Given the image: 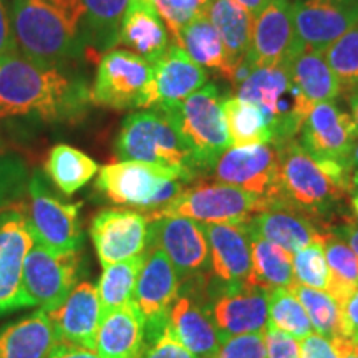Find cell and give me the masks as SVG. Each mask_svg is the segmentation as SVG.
Wrapping results in <instances>:
<instances>
[{
  "instance_id": "obj_1",
  "label": "cell",
  "mask_w": 358,
  "mask_h": 358,
  "mask_svg": "<svg viewBox=\"0 0 358 358\" xmlns=\"http://www.w3.org/2000/svg\"><path fill=\"white\" fill-rule=\"evenodd\" d=\"M92 88L60 66L15 52L0 58V120L35 115L48 123L78 122L92 105Z\"/></svg>"
},
{
  "instance_id": "obj_2",
  "label": "cell",
  "mask_w": 358,
  "mask_h": 358,
  "mask_svg": "<svg viewBox=\"0 0 358 358\" xmlns=\"http://www.w3.org/2000/svg\"><path fill=\"white\" fill-rule=\"evenodd\" d=\"M82 0H13L12 29L19 50L38 64L60 66L85 52Z\"/></svg>"
},
{
  "instance_id": "obj_3",
  "label": "cell",
  "mask_w": 358,
  "mask_h": 358,
  "mask_svg": "<svg viewBox=\"0 0 358 358\" xmlns=\"http://www.w3.org/2000/svg\"><path fill=\"white\" fill-rule=\"evenodd\" d=\"M279 148V171L272 208H287L308 216H325L353 187L350 169L312 158L299 141Z\"/></svg>"
},
{
  "instance_id": "obj_4",
  "label": "cell",
  "mask_w": 358,
  "mask_h": 358,
  "mask_svg": "<svg viewBox=\"0 0 358 358\" xmlns=\"http://www.w3.org/2000/svg\"><path fill=\"white\" fill-rule=\"evenodd\" d=\"M122 161H141L178 171L187 182L199 176L174 120L161 108L128 115L115 141Z\"/></svg>"
},
{
  "instance_id": "obj_5",
  "label": "cell",
  "mask_w": 358,
  "mask_h": 358,
  "mask_svg": "<svg viewBox=\"0 0 358 358\" xmlns=\"http://www.w3.org/2000/svg\"><path fill=\"white\" fill-rule=\"evenodd\" d=\"M234 92L236 98L254 103L262 110L275 146L295 140L312 110L285 65L256 69Z\"/></svg>"
},
{
  "instance_id": "obj_6",
  "label": "cell",
  "mask_w": 358,
  "mask_h": 358,
  "mask_svg": "<svg viewBox=\"0 0 358 358\" xmlns=\"http://www.w3.org/2000/svg\"><path fill=\"white\" fill-rule=\"evenodd\" d=\"M224 101L226 96L217 85L206 83L179 105L161 108L176 123L199 174L213 171L216 161L232 146L224 118Z\"/></svg>"
},
{
  "instance_id": "obj_7",
  "label": "cell",
  "mask_w": 358,
  "mask_h": 358,
  "mask_svg": "<svg viewBox=\"0 0 358 358\" xmlns=\"http://www.w3.org/2000/svg\"><path fill=\"white\" fill-rule=\"evenodd\" d=\"M271 201L237 186L221 181H204L186 186L171 203L155 213H145L148 217L181 216L201 224H243L254 214L271 209Z\"/></svg>"
},
{
  "instance_id": "obj_8",
  "label": "cell",
  "mask_w": 358,
  "mask_h": 358,
  "mask_svg": "<svg viewBox=\"0 0 358 358\" xmlns=\"http://www.w3.org/2000/svg\"><path fill=\"white\" fill-rule=\"evenodd\" d=\"M82 203H64L47 191L42 179L34 176L20 199V209L29 224L34 241L53 252L80 250L83 231L78 214Z\"/></svg>"
},
{
  "instance_id": "obj_9",
  "label": "cell",
  "mask_w": 358,
  "mask_h": 358,
  "mask_svg": "<svg viewBox=\"0 0 358 358\" xmlns=\"http://www.w3.org/2000/svg\"><path fill=\"white\" fill-rule=\"evenodd\" d=\"M153 65L136 53L113 48L100 58L92 103L113 110L146 108Z\"/></svg>"
},
{
  "instance_id": "obj_10",
  "label": "cell",
  "mask_w": 358,
  "mask_h": 358,
  "mask_svg": "<svg viewBox=\"0 0 358 358\" xmlns=\"http://www.w3.org/2000/svg\"><path fill=\"white\" fill-rule=\"evenodd\" d=\"M80 250L53 252L34 243L24 261L22 285L29 307L53 310L78 284Z\"/></svg>"
},
{
  "instance_id": "obj_11",
  "label": "cell",
  "mask_w": 358,
  "mask_h": 358,
  "mask_svg": "<svg viewBox=\"0 0 358 358\" xmlns=\"http://www.w3.org/2000/svg\"><path fill=\"white\" fill-rule=\"evenodd\" d=\"M179 287L181 279L166 254L158 248L148 249L131 302L145 324L146 347L166 330L169 310L178 299Z\"/></svg>"
},
{
  "instance_id": "obj_12",
  "label": "cell",
  "mask_w": 358,
  "mask_h": 358,
  "mask_svg": "<svg viewBox=\"0 0 358 358\" xmlns=\"http://www.w3.org/2000/svg\"><path fill=\"white\" fill-rule=\"evenodd\" d=\"M299 145L312 158L322 163H337L352 169L350 158L358 136L352 115L335 101H324L312 106L301 128Z\"/></svg>"
},
{
  "instance_id": "obj_13",
  "label": "cell",
  "mask_w": 358,
  "mask_h": 358,
  "mask_svg": "<svg viewBox=\"0 0 358 358\" xmlns=\"http://www.w3.org/2000/svg\"><path fill=\"white\" fill-rule=\"evenodd\" d=\"M169 179L185 178L173 169L141 161H118L100 168L96 189L101 191L111 203L151 211L161 187Z\"/></svg>"
},
{
  "instance_id": "obj_14",
  "label": "cell",
  "mask_w": 358,
  "mask_h": 358,
  "mask_svg": "<svg viewBox=\"0 0 358 358\" xmlns=\"http://www.w3.org/2000/svg\"><path fill=\"white\" fill-rule=\"evenodd\" d=\"M34 243L20 201H17L0 213V317L29 308L22 285V271Z\"/></svg>"
},
{
  "instance_id": "obj_15",
  "label": "cell",
  "mask_w": 358,
  "mask_h": 358,
  "mask_svg": "<svg viewBox=\"0 0 358 358\" xmlns=\"http://www.w3.org/2000/svg\"><path fill=\"white\" fill-rule=\"evenodd\" d=\"M158 248L176 268L179 279L209 271V245L203 224L189 217L164 216L150 221L148 249Z\"/></svg>"
},
{
  "instance_id": "obj_16",
  "label": "cell",
  "mask_w": 358,
  "mask_h": 358,
  "mask_svg": "<svg viewBox=\"0 0 358 358\" xmlns=\"http://www.w3.org/2000/svg\"><path fill=\"white\" fill-rule=\"evenodd\" d=\"M93 245L101 267L143 256L150 239V217L134 209H103L92 221Z\"/></svg>"
},
{
  "instance_id": "obj_17",
  "label": "cell",
  "mask_w": 358,
  "mask_h": 358,
  "mask_svg": "<svg viewBox=\"0 0 358 358\" xmlns=\"http://www.w3.org/2000/svg\"><path fill=\"white\" fill-rule=\"evenodd\" d=\"M279 171V148L272 143L252 146H231L216 161V181L237 186L271 201Z\"/></svg>"
},
{
  "instance_id": "obj_18",
  "label": "cell",
  "mask_w": 358,
  "mask_h": 358,
  "mask_svg": "<svg viewBox=\"0 0 358 358\" xmlns=\"http://www.w3.org/2000/svg\"><path fill=\"white\" fill-rule=\"evenodd\" d=\"M292 17L299 42L324 53L358 25V0H295Z\"/></svg>"
},
{
  "instance_id": "obj_19",
  "label": "cell",
  "mask_w": 358,
  "mask_h": 358,
  "mask_svg": "<svg viewBox=\"0 0 358 358\" xmlns=\"http://www.w3.org/2000/svg\"><path fill=\"white\" fill-rule=\"evenodd\" d=\"M153 65L146 108H169L185 101L208 83V71L196 64L176 42Z\"/></svg>"
},
{
  "instance_id": "obj_20",
  "label": "cell",
  "mask_w": 358,
  "mask_h": 358,
  "mask_svg": "<svg viewBox=\"0 0 358 358\" xmlns=\"http://www.w3.org/2000/svg\"><path fill=\"white\" fill-rule=\"evenodd\" d=\"M268 289L245 282L222 289V294L206 308L224 340L234 335L261 334L268 324Z\"/></svg>"
},
{
  "instance_id": "obj_21",
  "label": "cell",
  "mask_w": 358,
  "mask_h": 358,
  "mask_svg": "<svg viewBox=\"0 0 358 358\" xmlns=\"http://www.w3.org/2000/svg\"><path fill=\"white\" fill-rule=\"evenodd\" d=\"M301 47L294 25L292 0H272L254 17L249 55L257 69L287 65Z\"/></svg>"
},
{
  "instance_id": "obj_22",
  "label": "cell",
  "mask_w": 358,
  "mask_h": 358,
  "mask_svg": "<svg viewBox=\"0 0 358 358\" xmlns=\"http://www.w3.org/2000/svg\"><path fill=\"white\" fill-rule=\"evenodd\" d=\"M209 245V272L222 289L237 287L249 280L252 252L248 229L243 224H203Z\"/></svg>"
},
{
  "instance_id": "obj_23",
  "label": "cell",
  "mask_w": 358,
  "mask_h": 358,
  "mask_svg": "<svg viewBox=\"0 0 358 358\" xmlns=\"http://www.w3.org/2000/svg\"><path fill=\"white\" fill-rule=\"evenodd\" d=\"M57 342L95 348L103 310L95 284L82 280L60 306L48 310Z\"/></svg>"
},
{
  "instance_id": "obj_24",
  "label": "cell",
  "mask_w": 358,
  "mask_h": 358,
  "mask_svg": "<svg viewBox=\"0 0 358 358\" xmlns=\"http://www.w3.org/2000/svg\"><path fill=\"white\" fill-rule=\"evenodd\" d=\"M168 330L198 358H216L224 338L208 308L189 295H178L168 315Z\"/></svg>"
},
{
  "instance_id": "obj_25",
  "label": "cell",
  "mask_w": 358,
  "mask_h": 358,
  "mask_svg": "<svg viewBox=\"0 0 358 358\" xmlns=\"http://www.w3.org/2000/svg\"><path fill=\"white\" fill-rule=\"evenodd\" d=\"M171 32L151 0H131L124 15L118 45L155 64L171 47Z\"/></svg>"
},
{
  "instance_id": "obj_26",
  "label": "cell",
  "mask_w": 358,
  "mask_h": 358,
  "mask_svg": "<svg viewBox=\"0 0 358 358\" xmlns=\"http://www.w3.org/2000/svg\"><path fill=\"white\" fill-rule=\"evenodd\" d=\"M244 226L249 232L280 245L290 254L310 244L324 243L325 236L306 214L287 208H271L254 214Z\"/></svg>"
},
{
  "instance_id": "obj_27",
  "label": "cell",
  "mask_w": 358,
  "mask_h": 358,
  "mask_svg": "<svg viewBox=\"0 0 358 358\" xmlns=\"http://www.w3.org/2000/svg\"><path fill=\"white\" fill-rule=\"evenodd\" d=\"M55 345V329L42 308L0 327V358H48Z\"/></svg>"
},
{
  "instance_id": "obj_28",
  "label": "cell",
  "mask_w": 358,
  "mask_h": 358,
  "mask_svg": "<svg viewBox=\"0 0 358 358\" xmlns=\"http://www.w3.org/2000/svg\"><path fill=\"white\" fill-rule=\"evenodd\" d=\"M145 348V324L133 303L103 313L95 343L101 358H141Z\"/></svg>"
},
{
  "instance_id": "obj_29",
  "label": "cell",
  "mask_w": 358,
  "mask_h": 358,
  "mask_svg": "<svg viewBox=\"0 0 358 358\" xmlns=\"http://www.w3.org/2000/svg\"><path fill=\"white\" fill-rule=\"evenodd\" d=\"M285 66L310 106L324 101H334L342 93L338 80L322 52L310 50L302 45L289 58Z\"/></svg>"
},
{
  "instance_id": "obj_30",
  "label": "cell",
  "mask_w": 358,
  "mask_h": 358,
  "mask_svg": "<svg viewBox=\"0 0 358 358\" xmlns=\"http://www.w3.org/2000/svg\"><path fill=\"white\" fill-rule=\"evenodd\" d=\"M85 19L82 38L85 52L105 55L118 45L122 25L131 0H82Z\"/></svg>"
},
{
  "instance_id": "obj_31",
  "label": "cell",
  "mask_w": 358,
  "mask_h": 358,
  "mask_svg": "<svg viewBox=\"0 0 358 358\" xmlns=\"http://www.w3.org/2000/svg\"><path fill=\"white\" fill-rule=\"evenodd\" d=\"M206 15L221 35L232 70L250 50L254 17L236 0H208Z\"/></svg>"
},
{
  "instance_id": "obj_32",
  "label": "cell",
  "mask_w": 358,
  "mask_h": 358,
  "mask_svg": "<svg viewBox=\"0 0 358 358\" xmlns=\"http://www.w3.org/2000/svg\"><path fill=\"white\" fill-rule=\"evenodd\" d=\"M248 234L250 252H252V268H250L248 284L268 290L275 287H292L295 284L292 254L252 232L248 231Z\"/></svg>"
},
{
  "instance_id": "obj_33",
  "label": "cell",
  "mask_w": 358,
  "mask_h": 358,
  "mask_svg": "<svg viewBox=\"0 0 358 358\" xmlns=\"http://www.w3.org/2000/svg\"><path fill=\"white\" fill-rule=\"evenodd\" d=\"M174 42L185 48V52L196 64L206 66V69L216 70L227 78L231 65L226 47H224L221 35H219L216 27L211 24L209 17L206 15V12L191 20L178 34Z\"/></svg>"
},
{
  "instance_id": "obj_34",
  "label": "cell",
  "mask_w": 358,
  "mask_h": 358,
  "mask_svg": "<svg viewBox=\"0 0 358 358\" xmlns=\"http://www.w3.org/2000/svg\"><path fill=\"white\" fill-rule=\"evenodd\" d=\"M45 171L58 189L71 196L87 186L100 171V166L87 153L70 145H57L48 151Z\"/></svg>"
},
{
  "instance_id": "obj_35",
  "label": "cell",
  "mask_w": 358,
  "mask_h": 358,
  "mask_svg": "<svg viewBox=\"0 0 358 358\" xmlns=\"http://www.w3.org/2000/svg\"><path fill=\"white\" fill-rule=\"evenodd\" d=\"M224 118L232 146H252L272 143L271 127L266 115L254 103L226 98L224 101Z\"/></svg>"
},
{
  "instance_id": "obj_36",
  "label": "cell",
  "mask_w": 358,
  "mask_h": 358,
  "mask_svg": "<svg viewBox=\"0 0 358 358\" xmlns=\"http://www.w3.org/2000/svg\"><path fill=\"white\" fill-rule=\"evenodd\" d=\"M145 256L146 254H143V256L103 267L100 280L96 284L103 313L127 307L133 302L134 289H136L138 277L145 264Z\"/></svg>"
},
{
  "instance_id": "obj_37",
  "label": "cell",
  "mask_w": 358,
  "mask_h": 358,
  "mask_svg": "<svg viewBox=\"0 0 358 358\" xmlns=\"http://www.w3.org/2000/svg\"><path fill=\"white\" fill-rule=\"evenodd\" d=\"M324 249L332 275L329 294L343 307L358 289V256L335 232H325Z\"/></svg>"
},
{
  "instance_id": "obj_38",
  "label": "cell",
  "mask_w": 358,
  "mask_h": 358,
  "mask_svg": "<svg viewBox=\"0 0 358 358\" xmlns=\"http://www.w3.org/2000/svg\"><path fill=\"white\" fill-rule=\"evenodd\" d=\"M290 290L306 308L308 319L312 322V329H315L317 334L329 340L343 337L342 306L332 294L327 290L307 287L297 282Z\"/></svg>"
},
{
  "instance_id": "obj_39",
  "label": "cell",
  "mask_w": 358,
  "mask_h": 358,
  "mask_svg": "<svg viewBox=\"0 0 358 358\" xmlns=\"http://www.w3.org/2000/svg\"><path fill=\"white\" fill-rule=\"evenodd\" d=\"M268 325L302 340L312 334V322L306 308L290 289L275 287L268 294Z\"/></svg>"
},
{
  "instance_id": "obj_40",
  "label": "cell",
  "mask_w": 358,
  "mask_h": 358,
  "mask_svg": "<svg viewBox=\"0 0 358 358\" xmlns=\"http://www.w3.org/2000/svg\"><path fill=\"white\" fill-rule=\"evenodd\" d=\"M324 55L338 80L343 95L358 88V25L330 45Z\"/></svg>"
},
{
  "instance_id": "obj_41",
  "label": "cell",
  "mask_w": 358,
  "mask_h": 358,
  "mask_svg": "<svg viewBox=\"0 0 358 358\" xmlns=\"http://www.w3.org/2000/svg\"><path fill=\"white\" fill-rule=\"evenodd\" d=\"M292 259L297 284L329 292L332 275H330L329 264H327L324 243L310 244L297 250V252H294Z\"/></svg>"
},
{
  "instance_id": "obj_42",
  "label": "cell",
  "mask_w": 358,
  "mask_h": 358,
  "mask_svg": "<svg viewBox=\"0 0 358 358\" xmlns=\"http://www.w3.org/2000/svg\"><path fill=\"white\" fill-rule=\"evenodd\" d=\"M151 2L166 22L174 40L191 20L203 15L208 6V0H151Z\"/></svg>"
},
{
  "instance_id": "obj_43",
  "label": "cell",
  "mask_w": 358,
  "mask_h": 358,
  "mask_svg": "<svg viewBox=\"0 0 358 358\" xmlns=\"http://www.w3.org/2000/svg\"><path fill=\"white\" fill-rule=\"evenodd\" d=\"M25 168L19 159L0 153V213L25 196Z\"/></svg>"
},
{
  "instance_id": "obj_44",
  "label": "cell",
  "mask_w": 358,
  "mask_h": 358,
  "mask_svg": "<svg viewBox=\"0 0 358 358\" xmlns=\"http://www.w3.org/2000/svg\"><path fill=\"white\" fill-rule=\"evenodd\" d=\"M216 358H267L266 332L243 334L226 338Z\"/></svg>"
},
{
  "instance_id": "obj_45",
  "label": "cell",
  "mask_w": 358,
  "mask_h": 358,
  "mask_svg": "<svg viewBox=\"0 0 358 358\" xmlns=\"http://www.w3.org/2000/svg\"><path fill=\"white\" fill-rule=\"evenodd\" d=\"M141 358H198L191 353L178 338L169 332L168 327L153 343H150L143 352Z\"/></svg>"
},
{
  "instance_id": "obj_46",
  "label": "cell",
  "mask_w": 358,
  "mask_h": 358,
  "mask_svg": "<svg viewBox=\"0 0 358 358\" xmlns=\"http://www.w3.org/2000/svg\"><path fill=\"white\" fill-rule=\"evenodd\" d=\"M267 358H301L297 338L292 335L280 332L275 327L268 325L266 329Z\"/></svg>"
},
{
  "instance_id": "obj_47",
  "label": "cell",
  "mask_w": 358,
  "mask_h": 358,
  "mask_svg": "<svg viewBox=\"0 0 358 358\" xmlns=\"http://www.w3.org/2000/svg\"><path fill=\"white\" fill-rule=\"evenodd\" d=\"M301 358H340V353L332 340L319 334H310L301 340Z\"/></svg>"
},
{
  "instance_id": "obj_48",
  "label": "cell",
  "mask_w": 358,
  "mask_h": 358,
  "mask_svg": "<svg viewBox=\"0 0 358 358\" xmlns=\"http://www.w3.org/2000/svg\"><path fill=\"white\" fill-rule=\"evenodd\" d=\"M19 52L15 35H13L12 20L8 15L7 6L3 0H0V58Z\"/></svg>"
},
{
  "instance_id": "obj_49",
  "label": "cell",
  "mask_w": 358,
  "mask_h": 358,
  "mask_svg": "<svg viewBox=\"0 0 358 358\" xmlns=\"http://www.w3.org/2000/svg\"><path fill=\"white\" fill-rule=\"evenodd\" d=\"M342 329L345 338L358 337V289L342 307Z\"/></svg>"
},
{
  "instance_id": "obj_50",
  "label": "cell",
  "mask_w": 358,
  "mask_h": 358,
  "mask_svg": "<svg viewBox=\"0 0 358 358\" xmlns=\"http://www.w3.org/2000/svg\"><path fill=\"white\" fill-rule=\"evenodd\" d=\"M48 358H101L95 348H87L80 345H70V343L57 342Z\"/></svg>"
},
{
  "instance_id": "obj_51",
  "label": "cell",
  "mask_w": 358,
  "mask_h": 358,
  "mask_svg": "<svg viewBox=\"0 0 358 358\" xmlns=\"http://www.w3.org/2000/svg\"><path fill=\"white\" fill-rule=\"evenodd\" d=\"M335 234L342 237L345 243L353 249V252L358 256V224L347 219V222H343L342 226L337 227Z\"/></svg>"
},
{
  "instance_id": "obj_52",
  "label": "cell",
  "mask_w": 358,
  "mask_h": 358,
  "mask_svg": "<svg viewBox=\"0 0 358 358\" xmlns=\"http://www.w3.org/2000/svg\"><path fill=\"white\" fill-rule=\"evenodd\" d=\"M332 342L335 343V347H337L340 358H358L355 342H353L352 338L342 337V338H335Z\"/></svg>"
},
{
  "instance_id": "obj_53",
  "label": "cell",
  "mask_w": 358,
  "mask_h": 358,
  "mask_svg": "<svg viewBox=\"0 0 358 358\" xmlns=\"http://www.w3.org/2000/svg\"><path fill=\"white\" fill-rule=\"evenodd\" d=\"M237 3H241L245 10H248L252 17H257L264 8H266L272 0H236Z\"/></svg>"
},
{
  "instance_id": "obj_54",
  "label": "cell",
  "mask_w": 358,
  "mask_h": 358,
  "mask_svg": "<svg viewBox=\"0 0 358 358\" xmlns=\"http://www.w3.org/2000/svg\"><path fill=\"white\" fill-rule=\"evenodd\" d=\"M348 105H350V111H352V120L355 123L357 128V136H358V88L353 90L352 93H348Z\"/></svg>"
},
{
  "instance_id": "obj_55",
  "label": "cell",
  "mask_w": 358,
  "mask_h": 358,
  "mask_svg": "<svg viewBox=\"0 0 358 358\" xmlns=\"http://www.w3.org/2000/svg\"><path fill=\"white\" fill-rule=\"evenodd\" d=\"M350 164H352L353 171H357V169H358V141H357V145H355V148H353V151H352Z\"/></svg>"
},
{
  "instance_id": "obj_56",
  "label": "cell",
  "mask_w": 358,
  "mask_h": 358,
  "mask_svg": "<svg viewBox=\"0 0 358 358\" xmlns=\"http://www.w3.org/2000/svg\"><path fill=\"white\" fill-rule=\"evenodd\" d=\"M352 206H353V211H355V214L358 216V191L353 194V199H352Z\"/></svg>"
},
{
  "instance_id": "obj_57",
  "label": "cell",
  "mask_w": 358,
  "mask_h": 358,
  "mask_svg": "<svg viewBox=\"0 0 358 358\" xmlns=\"http://www.w3.org/2000/svg\"><path fill=\"white\" fill-rule=\"evenodd\" d=\"M352 185L358 187V169L357 171H353V176H352Z\"/></svg>"
},
{
  "instance_id": "obj_58",
  "label": "cell",
  "mask_w": 358,
  "mask_h": 358,
  "mask_svg": "<svg viewBox=\"0 0 358 358\" xmlns=\"http://www.w3.org/2000/svg\"><path fill=\"white\" fill-rule=\"evenodd\" d=\"M3 150H6V146H3V141H2V138H0V153H3Z\"/></svg>"
},
{
  "instance_id": "obj_59",
  "label": "cell",
  "mask_w": 358,
  "mask_h": 358,
  "mask_svg": "<svg viewBox=\"0 0 358 358\" xmlns=\"http://www.w3.org/2000/svg\"><path fill=\"white\" fill-rule=\"evenodd\" d=\"M353 342H355V347H357V353H358V337L353 340Z\"/></svg>"
}]
</instances>
